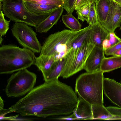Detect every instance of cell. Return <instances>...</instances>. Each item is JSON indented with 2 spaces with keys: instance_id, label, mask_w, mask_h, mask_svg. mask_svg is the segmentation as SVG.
Segmentation results:
<instances>
[{
  "instance_id": "6da1fadb",
  "label": "cell",
  "mask_w": 121,
  "mask_h": 121,
  "mask_svg": "<svg viewBox=\"0 0 121 121\" xmlns=\"http://www.w3.org/2000/svg\"><path fill=\"white\" fill-rule=\"evenodd\" d=\"M78 101L70 86L58 79L45 82L35 87L9 108L22 116L48 117L73 113Z\"/></svg>"
},
{
  "instance_id": "7a4b0ae2",
  "label": "cell",
  "mask_w": 121,
  "mask_h": 121,
  "mask_svg": "<svg viewBox=\"0 0 121 121\" xmlns=\"http://www.w3.org/2000/svg\"><path fill=\"white\" fill-rule=\"evenodd\" d=\"M35 52L13 44L0 47V74H9L27 69L34 64Z\"/></svg>"
},
{
  "instance_id": "3957f363",
  "label": "cell",
  "mask_w": 121,
  "mask_h": 121,
  "mask_svg": "<svg viewBox=\"0 0 121 121\" xmlns=\"http://www.w3.org/2000/svg\"><path fill=\"white\" fill-rule=\"evenodd\" d=\"M104 73L100 70L82 74L77 79L75 92L92 105H104Z\"/></svg>"
},
{
  "instance_id": "277c9868",
  "label": "cell",
  "mask_w": 121,
  "mask_h": 121,
  "mask_svg": "<svg viewBox=\"0 0 121 121\" xmlns=\"http://www.w3.org/2000/svg\"><path fill=\"white\" fill-rule=\"evenodd\" d=\"M86 28L77 31L64 29L50 35L43 43L40 55L54 56L56 61L64 58L73 43Z\"/></svg>"
},
{
  "instance_id": "5b68a950",
  "label": "cell",
  "mask_w": 121,
  "mask_h": 121,
  "mask_svg": "<svg viewBox=\"0 0 121 121\" xmlns=\"http://www.w3.org/2000/svg\"><path fill=\"white\" fill-rule=\"evenodd\" d=\"M1 10L11 21L24 23L35 27L50 14L38 15L29 12L23 0H3Z\"/></svg>"
},
{
  "instance_id": "8992f818",
  "label": "cell",
  "mask_w": 121,
  "mask_h": 121,
  "mask_svg": "<svg viewBox=\"0 0 121 121\" xmlns=\"http://www.w3.org/2000/svg\"><path fill=\"white\" fill-rule=\"evenodd\" d=\"M95 46L91 38L80 47L71 48L65 57V65L60 76L67 78L83 69L86 61Z\"/></svg>"
},
{
  "instance_id": "52a82bcc",
  "label": "cell",
  "mask_w": 121,
  "mask_h": 121,
  "mask_svg": "<svg viewBox=\"0 0 121 121\" xmlns=\"http://www.w3.org/2000/svg\"><path fill=\"white\" fill-rule=\"evenodd\" d=\"M36 74L27 69L13 74L8 79L5 92L8 97H16L28 93L34 88Z\"/></svg>"
},
{
  "instance_id": "ba28073f",
  "label": "cell",
  "mask_w": 121,
  "mask_h": 121,
  "mask_svg": "<svg viewBox=\"0 0 121 121\" xmlns=\"http://www.w3.org/2000/svg\"><path fill=\"white\" fill-rule=\"evenodd\" d=\"M26 23L16 22L11 28L13 36L23 48L40 53L42 46L33 28Z\"/></svg>"
},
{
  "instance_id": "9c48e42d",
  "label": "cell",
  "mask_w": 121,
  "mask_h": 121,
  "mask_svg": "<svg viewBox=\"0 0 121 121\" xmlns=\"http://www.w3.org/2000/svg\"><path fill=\"white\" fill-rule=\"evenodd\" d=\"M103 91L112 102L121 108V84L113 79L104 78Z\"/></svg>"
},
{
  "instance_id": "30bf717a",
  "label": "cell",
  "mask_w": 121,
  "mask_h": 121,
  "mask_svg": "<svg viewBox=\"0 0 121 121\" xmlns=\"http://www.w3.org/2000/svg\"><path fill=\"white\" fill-rule=\"evenodd\" d=\"M100 24L109 32H114L117 28L120 27L121 24V5L111 1L106 19Z\"/></svg>"
},
{
  "instance_id": "8fae6325",
  "label": "cell",
  "mask_w": 121,
  "mask_h": 121,
  "mask_svg": "<svg viewBox=\"0 0 121 121\" xmlns=\"http://www.w3.org/2000/svg\"><path fill=\"white\" fill-rule=\"evenodd\" d=\"M104 54L102 48L95 46L86 61L83 69L89 73L99 70Z\"/></svg>"
},
{
  "instance_id": "7c38bea8",
  "label": "cell",
  "mask_w": 121,
  "mask_h": 121,
  "mask_svg": "<svg viewBox=\"0 0 121 121\" xmlns=\"http://www.w3.org/2000/svg\"><path fill=\"white\" fill-rule=\"evenodd\" d=\"M63 6L60 7L51 13L35 27L37 32L46 33L55 25L60 19L64 10Z\"/></svg>"
},
{
  "instance_id": "4fadbf2b",
  "label": "cell",
  "mask_w": 121,
  "mask_h": 121,
  "mask_svg": "<svg viewBox=\"0 0 121 121\" xmlns=\"http://www.w3.org/2000/svg\"><path fill=\"white\" fill-rule=\"evenodd\" d=\"M73 113L78 120H93L92 105L79 96Z\"/></svg>"
},
{
  "instance_id": "5bb4252c",
  "label": "cell",
  "mask_w": 121,
  "mask_h": 121,
  "mask_svg": "<svg viewBox=\"0 0 121 121\" xmlns=\"http://www.w3.org/2000/svg\"><path fill=\"white\" fill-rule=\"evenodd\" d=\"M56 61L54 56L40 55L36 57L34 64L41 72L44 80Z\"/></svg>"
},
{
  "instance_id": "9a60e30c",
  "label": "cell",
  "mask_w": 121,
  "mask_h": 121,
  "mask_svg": "<svg viewBox=\"0 0 121 121\" xmlns=\"http://www.w3.org/2000/svg\"><path fill=\"white\" fill-rule=\"evenodd\" d=\"M24 2L28 11L38 15L50 14L59 8L63 6L56 5L42 4L25 1Z\"/></svg>"
},
{
  "instance_id": "2e32d148",
  "label": "cell",
  "mask_w": 121,
  "mask_h": 121,
  "mask_svg": "<svg viewBox=\"0 0 121 121\" xmlns=\"http://www.w3.org/2000/svg\"><path fill=\"white\" fill-rule=\"evenodd\" d=\"M109 32L98 22L97 24L91 26V40L95 46L103 48L102 43Z\"/></svg>"
},
{
  "instance_id": "e0dca14e",
  "label": "cell",
  "mask_w": 121,
  "mask_h": 121,
  "mask_svg": "<svg viewBox=\"0 0 121 121\" xmlns=\"http://www.w3.org/2000/svg\"><path fill=\"white\" fill-rule=\"evenodd\" d=\"M111 0H98L95 3V7L98 22H104L108 14Z\"/></svg>"
},
{
  "instance_id": "ac0fdd59",
  "label": "cell",
  "mask_w": 121,
  "mask_h": 121,
  "mask_svg": "<svg viewBox=\"0 0 121 121\" xmlns=\"http://www.w3.org/2000/svg\"><path fill=\"white\" fill-rule=\"evenodd\" d=\"M121 67V56H113L104 58L102 61L100 70L104 73Z\"/></svg>"
},
{
  "instance_id": "d6986e66",
  "label": "cell",
  "mask_w": 121,
  "mask_h": 121,
  "mask_svg": "<svg viewBox=\"0 0 121 121\" xmlns=\"http://www.w3.org/2000/svg\"><path fill=\"white\" fill-rule=\"evenodd\" d=\"M93 120H110L113 116L104 105H92Z\"/></svg>"
},
{
  "instance_id": "ffe728a7",
  "label": "cell",
  "mask_w": 121,
  "mask_h": 121,
  "mask_svg": "<svg viewBox=\"0 0 121 121\" xmlns=\"http://www.w3.org/2000/svg\"><path fill=\"white\" fill-rule=\"evenodd\" d=\"M65 57L56 61L44 80L45 82L50 81L58 79L60 76L65 64Z\"/></svg>"
},
{
  "instance_id": "44dd1931",
  "label": "cell",
  "mask_w": 121,
  "mask_h": 121,
  "mask_svg": "<svg viewBox=\"0 0 121 121\" xmlns=\"http://www.w3.org/2000/svg\"><path fill=\"white\" fill-rule=\"evenodd\" d=\"M62 19L65 26L70 30L77 31L81 29V24L72 14L67 13L62 15Z\"/></svg>"
},
{
  "instance_id": "7402d4cb",
  "label": "cell",
  "mask_w": 121,
  "mask_h": 121,
  "mask_svg": "<svg viewBox=\"0 0 121 121\" xmlns=\"http://www.w3.org/2000/svg\"><path fill=\"white\" fill-rule=\"evenodd\" d=\"M121 40L114 32H109L107 37L103 41L102 46L104 51Z\"/></svg>"
},
{
  "instance_id": "603a6c76",
  "label": "cell",
  "mask_w": 121,
  "mask_h": 121,
  "mask_svg": "<svg viewBox=\"0 0 121 121\" xmlns=\"http://www.w3.org/2000/svg\"><path fill=\"white\" fill-rule=\"evenodd\" d=\"M4 15L2 11L0 10V44H1L3 40L2 37L6 34L9 27L11 21L8 20L4 17Z\"/></svg>"
},
{
  "instance_id": "cb8c5ba5",
  "label": "cell",
  "mask_w": 121,
  "mask_h": 121,
  "mask_svg": "<svg viewBox=\"0 0 121 121\" xmlns=\"http://www.w3.org/2000/svg\"><path fill=\"white\" fill-rule=\"evenodd\" d=\"M90 6V5H89L85 4L76 10L78 19H80L82 22L85 21L87 22L88 21Z\"/></svg>"
},
{
  "instance_id": "d4e9b609",
  "label": "cell",
  "mask_w": 121,
  "mask_h": 121,
  "mask_svg": "<svg viewBox=\"0 0 121 121\" xmlns=\"http://www.w3.org/2000/svg\"><path fill=\"white\" fill-rule=\"evenodd\" d=\"M89 25L93 26L97 24L98 23L96 12L95 3L93 2L90 5L88 18L87 22Z\"/></svg>"
},
{
  "instance_id": "484cf974",
  "label": "cell",
  "mask_w": 121,
  "mask_h": 121,
  "mask_svg": "<svg viewBox=\"0 0 121 121\" xmlns=\"http://www.w3.org/2000/svg\"><path fill=\"white\" fill-rule=\"evenodd\" d=\"M24 1L40 4L56 5L63 6V0H23Z\"/></svg>"
},
{
  "instance_id": "4316f807",
  "label": "cell",
  "mask_w": 121,
  "mask_h": 121,
  "mask_svg": "<svg viewBox=\"0 0 121 121\" xmlns=\"http://www.w3.org/2000/svg\"><path fill=\"white\" fill-rule=\"evenodd\" d=\"M63 7L67 13L72 14L74 10V6L76 0H63Z\"/></svg>"
},
{
  "instance_id": "83f0119b",
  "label": "cell",
  "mask_w": 121,
  "mask_h": 121,
  "mask_svg": "<svg viewBox=\"0 0 121 121\" xmlns=\"http://www.w3.org/2000/svg\"><path fill=\"white\" fill-rule=\"evenodd\" d=\"M121 48V40L119 42L104 51V54L106 56L112 55L116 51Z\"/></svg>"
},
{
  "instance_id": "f1b7e54d",
  "label": "cell",
  "mask_w": 121,
  "mask_h": 121,
  "mask_svg": "<svg viewBox=\"0 0 121 121\" xmlns=\"http://www.w3.org/2000/svg\"><path fill=\"white\" fill-rule=\"evenodd\" d=\"M94 2L93 0H76L74 6V10H76L78 8L85 4L90 5Z\"/></svg>"
},
{
  "instance_id": "f546056e",
  "label": "cell",
  "mask_w": 121,
  "mask_h": 121,
  "mask_svg": "<svg viewBox=\"0 0 121 121\" xmlns=\"http://www.w3.org/2000/svg\"><path fill=\"white\" fill-rule=\"evenodd\" d=\"M106 108L113 115L121 116V108L113 106Z\"/></svg>"
},
{
  "instance_id": "4dcf8cb0",
  "label": "cell",
  "mask_w": 121,
  "mask_h": 121,
  "mask_svg": "<svg viewBox=\"0 0 121 121\" xmlns=\"http://www.w3.org/2000/svg\"><path fill=\"white\" fill-rule=\"evenodd\" d=\"M57 120H78L75 114L73 113L70 115L56 118Z\"/></svg>"
},
{
  "instance_id": "1f68e13d",
  "label": "cell",
  "mask_w": 121,
  "mask_h": 121,
  "mask_svg": "<svg viewBox=\"0 0 121 121\" xmlns=\"http://www.w3.org/2000/svg\"><path fill=\"white\" fill-rule=\"evenodd\" d=\"M112 55L114 56H121V48L114 52L112 53Z\"/></svg>"
},
{
  "instance_id": "d6a6232c",
  "label": "cell",
  "mask_w": 121,
  "mask_h": 121,
  "mask_svg": "<svg viewBox=\"0 0 121 121\" xmlns=\"http://www.w3.org/2000/svg\"><path fill=\"white\" fill-rule=\"evenodd\" d=\"M0 111H1L4 109V101L0 96Z\"/></svg>"
},
{
  "instance_id": "836d02e7",
  "label": "cell",
  "mask_w": 121,
  "mask_h": 121,
  "mask_svg": "<svg viewBox=\"0 0 121 121\" xmlns=\"http://www.w3.org/2000/svg\"><path fill=\"white\" fill-rule=\"evenodd\" d=\"M121 120V116L114 115L110 120Z\"/></svg>"
},
{
  "instance_id": "e575fe53",
  "label": "cell",
  "mask_w": 121,
  "mask_h": 121,
  "mask_svg": "<svg viewBox=\"0 0 121 121\" xmlns=\"http://www.w3.org/2000/svg\"><path fill=\"white\" fill-rule=\"evenodd\" d=\"M117 4L121 5V0H111Z\"/></svg>"
},
{
  "instance_id": "d590c367",
  "label": "cell",
  "mask_w": 121,
  "mask_h": 121,
  "mask_svg": "<svg viewBox=\"0 0 121 121\" xmlns=\"http://www.w3.org/2000/svg\"><path fill=\"white\" fill-rule=\"evenodd\" d=\"M93 1L94 2H95V3L98 0H93Z\"/></svg>"
},
{
  "instance_id": "8d00e7d4",
  "label": "cell",
  "mask_w": 121,
  "mask_h": 121,
  "mask_svg": "<svg viewBox=\"0 0 121 121\" xmlns=\"http://www.w3.org/2000/svg\"><path fill=\"white\" fill-rule=\"evenodd\" d=\"M120 30H121V25L120 26Z\"/></svg>"
},
{
  "instance_id": "74e56055",
  "label": "cell",
  "mask_w": 121,
  "mask_h": 121,
  "mask_svg": "<svg viewBox=\"0 0 121 121\" xmlns=\"http://www.w3.org/2000/svg\"><path fill=\"white\" fill-rule=\"evenodd\" d=\"M3 0H0V1H1V2H2L3 1Z\"/></svg>"
},
{
  "instance_id": "f35d334b",
  "label": "cell",
  "mask_w": 121,
  "mask_h": 121,
  "mask_svg": "<svg viewBox=\"0 0 121 121\" xmlns=\"http://www.w3.org/2000/svg\"></svg>"
}]
</instances>
